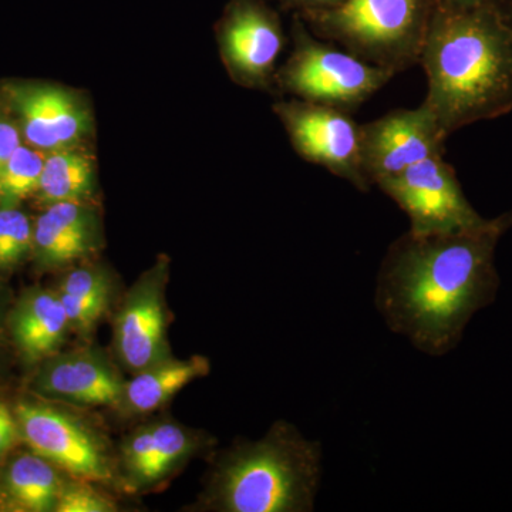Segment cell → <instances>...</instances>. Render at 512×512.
I'll list each match as a JSON object with an SVG mask.
<instances>
[{
	"instance_id": "3957f363",
	"label": "cell",
	"mask_w": 512,
	"mask_h": 512,
	"mask_svg": "<svg viewBox=\"0 0 512 512\" xmlns=\"http://www.w3.org/2000/svg\"><path fill=\"white\" fill-rule=\"evenodd\" d=\"M322 450L288 421L261 440L237 441L222 453L198 507L215 512H308L315 507Z\"/></svg>"
},
{
	"instance_id": "44dd1931",
	"label": "cell",
	"mask_w": 512,
	"mask_h": 512,
	"mask_svg": "<svg viewBox=\"0 0 512 512\" xmlns=\"http://www.w3.org/2000/svg\"><path fill=\"white\" fill-rule=\"evenodd\" d=\"M46 154L29 144H20L0 170V205H19L36 194Z\"/></svg>"
},
{
	"instance_id": "e0dca14e",
	"label": "cell",
	"mask_w": 512,
	"mask_h": 512,
	"mask_svg": "<svg viewBox=\"0 0 512 512\" xmlns=\"http://www.w3.org/2000/svg\"><path fill=\"white\" fill-rule=\"evenodd\" d=\"M210 362L204 356L175 359L174 356L134 373L124 384L119 406L127 416L150 414L170 402L185 386L210 373Z\"/></svg>"
},
{
	"instance_id": "7402d4cb",
	"label": "cell",
	"mask_w": 512,
	"mask_h": 512,
	"mask_svg": "<svg viewBox=\"0 0 512 512\" xmlns=\"http://www.w3.org/2000/svg\"><path fill=\"white\" fill-rule=\"evenodd\" d=\"M33 222L19 205H0V274L32 256Z\"/></svg>"
},
{
	"instance_id": "277c9868",
	"label": "cell",
	"mask_w": 512,
	"mask_h": 512,
	"mask_svg": "<svg viewBox=\"0 0 512 512\" xmlns=\"http://www.w3.org/2000/svg\"><path fill=\"white\" fill-rule=\"evenodd\" d=\"M433 0H345L298 13L309 30L394 73L419 63Z\"/></svg>"
},
{
	"instance_id": "9c48e42d",
	"label": "cell",
	"mask_w": 512,
	"mask_h": 512,
	"mask_svg": "<svg viewBox=\"0 0 512 512\" xmlns=\"http://www.w3.org/2000/svg\"><path fill=\"white\" fill-rule=\"evenodd\" d=\"M0 104L18 123L23 143L43 153L79 147L92 130V111L79 93L40 82H8Z\"/></svg>"
},
{
	"instance_id": "ba28073f",
	"label": "cell",
	"mask_w": 512,
	"mask_h": 512,
	"mask_svg": "<svg viewBox=\"0 0 512 512\" xmlns=\"http://www.w3.org/2000/svg\"><path fill=\"white\" fill-rule=\"evenodd\" d=\"M274 110L303 160L326 168L357 190L369 191L360 126L349 111L299 99L275 104Z\"/></svg>"
},
{
	"instance_id": "603a6c76",
	"label": "cell",
	"mask_w": 512,
	"mask_h": 512,
	"mask_svg": "<svg viewBox=\"0 0 512 512\" xmlns=\"http://www.w3.org/2000/svg\"><path fill=\"white\" fill-rule=\"evenodd\" d=\"M119 505L109 495L101 493L92 481L72 477L67 474L66 480L57 498L55 512H116Z\"/></svg>"
},
{
	"instance_id": "8fae6325",
	"label": "cell",
	"mask_w": 512,
	"mask_h": 512,
	"mask_svg": "<svg viewBox=\"0 0 512 512\" xmlns=\"http://www.w3.org/2000/svg\"><path fill=\"white\" fill-rule=\"evenodd\" d=\"M360 140L363 170L369 183L377 185L421 160L444 153L447 137L421 103L417 109L393 110L360 126Z\"/></svg>"
},
{
	"instance_id": "5bb4252c",
	"label": "cell",
	"mask_w": 512,
	"mask_h": 512,
	"mask_svg": "<svg viewBox=\"0 0 512 512\" xmlns=\"http://www.w3.org/2000/svg\"><path fill=\"white\" fill-rule=\"evenodd\" d=\"M124 384L110 357L96 346H86L43 360L32 387L49 402L119 409Z\"/></svg>"
},
{
	"instance_id": "30bf717a",
	"label": "cell",
	"mask_w": 512,
	"mask_h": 512,
	"mask_svg": "<svg viewBox=\"0 0 512 512\" xmlns=\"http://www.w3.org/2000/svg\"><path fill=\"white\" fill-rule=\"evenodd\" d=\"M170 259L161 255L128 289L114 319L113 348L117 362L130 373L171 357L168 342Z\"/></svg>"
},
{
	"instance_id": "8992f818",
	"label": "cell",
	"mask_w": 512,
	"mask_h": 512,
	"mask_svg": "<svg viewBox=\"0 0 512 512\" xmlns=\"http://www.w3.org/2000/svg\"><path fill=\"white\" fill-rule=\"evenodd\" d=\"M20 439L69 476L92 483H114L119 471L109 441L79 413L45 402L16 404Z\"/></svg>"
},
{
	"instance_id": "6da1fadb",
	"label": "cell",
	"mask_w": 512,
	"mask_h": 512,
	"mask_svg": "<svg viewBox=\"0 0 512 512\" xmlns=\"http://www.w3.org/2000/svg\"><path fill=\"white\" fill-rule=\"evenodd\" d=\"M512 211L450 234L407 232L390 245L377 275L376 306L387 326L430 356H443L500 288L495 249Z\"/></svg>"
},
{
	"instance_id": "5b68a950",
	"label": "cell",
	"mask_w": 512,
	"mask_h": 512,
	"mask_svg": "<svg viewBox=\"0 0 512 512\" xmlns=\"http://www.w3.org/2000/svg\"><path fill=\"white\" fill-rule=\"evenodd\" d=\"M293 50L276 74L279 86L296 99L350 111L396 76L313 35L299 16L293 20Z\"/></svg>"
},
{
	"instance_id": "83f0119b",
	"label": "cell",
	"mask_w": 512,
	"mask_h": 512,
	"mask_svg": "<svg viewBox=\"0 0 512 512\" xmlns=\"http://www.w3.org/2000/svg\"><path fill=\"white\" fill-rule=\"evenodd\" d=\"M8 305V289L3 288V286L0 285V332H2L3 325H6V319H8Z\"/></svg>"
},
{
	"instance_id": "d4e9b609",
	"label": "cell",
	"mask_w": 512,
	"mask_h": 512,
	"mask_svg": "<svg viewBox=\"0 0 512 512\" xmlns=\"http://www.w3.org/2000/svg\"><path fill=\"white\" fill-rule=\"evenodd\" d=\"M20 439L18 420L8 404L0 402V458Z\"/></svg>"
},
{
	"instance_id": "4fadbf2b",
	"label": "cell",
	"mask_w": 512,
	"mask_h": 512,
	"mask_svg": "<svg viewBox=\"0 0 512 512\" xmlns=\"http://www.w3.org/2000/svg\"><path fill=\"white\" fill-rule=\"evenodd\" d=\"M210 439L177 421H151L131 431L120 447L117 471L130 493H143L164 483Z\"/></svg>"
},
{
	"instance_id": "cb8c5ba5",
	"label": "cell",
	"mask_w": 512,
	"mask_h": 512,
	"mask_svg": "<svg viewBox=\"0 0 512 512\" xmlns=\"http://www.w3.org/2000/svg\"><path fill=\"white\" fill-rule=\"evenodd\" d=\"M23 144L22 133L18 123L10 116L8 110L0 104V170L8 163L16 150Z\"/></svg>"
},
{
	"instance_id": "f1b7e54d",
	"label": "cell",
	"mask_w": 512,
	"mask_h": 512,
	"mask_svg": "<svg viewBox=\"0 0 512 512\" xmlns=\"http://www.w3.org/2000/svg\"><path fill=\"white\" fill-rule=\"evenodd\" d=\"M501 12L507 19V22L512 26V0H501L500 5Z\"/></svg>"
},
{
	"instance_id": "484cf974",
	"label": "cell",
	"mask_w": 512,
	"mask_h": 512,
	"mask_svg": "<svg viewBox=\"0 0 512 512\" xmlns=\"http://www.w3.org/2000/svg\"><path fill=\"white\" fill-rule=\"evenodd\" d=\"M345 0H282V3L289 9L296 12H308V10L329 9L338 6Z\"/></svg>"
},
{
	"instance_id": "7a4b0ae2",
	"label": "cell",
	"mask_w": 512,
	"mask_h": 512,
	"mask_svg": "<svg viewBox=\"0 0 512 512\" xmlns=\"http://www.w3.org/2000/svg\"><path fill=\"white\" fill-rule=\"evenodd\" d=\"M419 63L423 104L444 136L512 110V26L500 6L453 10L434 5Z\"/></svg>"
},
{
	"instance_id": "ffe728a7",
	"label": "cell",
	"mask_w": 512,
	"mask_h": 512,
	"mask_svg": "<svg viewBox=\"0 0 512 512\" xmlns=\"http://www.w3.org/2000/svg\"><path fill=\"white\" fill-rule=\"evenodd\" d=\"M96 187L93 161L79 147L46 154L35 197L42 205L89 201Z\"/></svg>"
},
{
	"instance_id": "d6986e66",
	"label": "cell",
	"mask_w": 512,
	"mask_h": 512,
	"mask_svg": "<svg viewBox=\"0 0 512 512\" xmlns=\"http://www.w3.org/2000/svg\"><path fill=\"white\" fill-rule=\"evenodd\" d=\"M56 292L72 330L87 338L109 312L114 293L113 274L100 264L76 266L63 276Z\"/></svg>"
},
{
	"instance_id": "52a82bcc",
	"label": "cell",
	"mask_w": 512,
	"mask_h": 512,
	"mask_svg": "<svg viewBox=\"0 0 512 512\" xmlns=\"http://www.w3.org/2000/svg\"><path fill=\"white\" fill-rule=\"evenodd\" d=\"M377 187L406 212L412 234H450L487 220L467 200L444 153L419 161Z\"/></svg>"
},
{
	"instance_id": "4316f807",
	"label": "cell",
	"mask_w": 512,
	"mask_h": 512,
	"mask_svg": "<svg viewBox=\"0 0 512 512\" xmlns=\"http://www.w3.org/2000/svg\"><path fill=\"white\" fill-rule=\"evenodd\" d=\"M433 3L439 8L466 10L481 8V6L500 5L501 0H433Z\"/></svg>"
},
{
	"instance_id": "ac0fdd59",
	"label": "cell",
	"mask_w": 512,
	"mask_h": 512,
	"mask_svg": "<svg viewBox=\"0 0 512 512\" xmlns=\"http://www.w3.org/2000/svg\"><path fill=\"white\" fill-rule=\"evenodd\" d=\"M62 473L64 471L35 451L19 454L2 471L0 490L15 510L55 512L66 480Z\"/></svg>"
},
{
	"instance_id": "2e32d148",
	"label": "cell",
	"mask_w": 512,
	"mask_h": 512,
	"mask_svg": "<svg viewBox=\"0 0 512 512\" xmlns=\"http://www.w3.org/2000/svg\"><path fill=\"white\" fill-rule=\"evenodd\" d=\"M19 355L29 365L56 355L72 326L57 292L33 288L20 296L6 319Z\"/></svg>"
},
{
	"instance_id": "7c38bea8",
	"label": "cell",
	"mask_w": 512,
	"mask_h": 512,
	"mask_svg": "<svg viewBox=\"0 0 512 512\" xmlns=\"http://www.w3.org/2000/svg\"><path fill=\"white\" fill-rule=\"evenodd\" d=\"M218 40L229 73L239 84L268 86L285 43L274 10L262 0H231L218 25Z\"/></svg>"
},
{
	"instance_id": "9a60e30c",
	"label": "cell",
	"mask_w": 512,
	"mask_h": 512,
	"mask_svg": "<svg viewBox=\"0 0 512 512\" xmlns=\"http://www.w3.org/2000/svg\"><path fill=\"white\" fill-rule=\"evenodd\" d=\"M100 245V218L89 201L46 205L33 222L32 256L42 269H59L84 261Z\"/></svg>"
}]
</instances>
